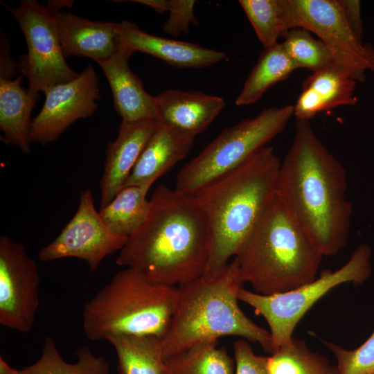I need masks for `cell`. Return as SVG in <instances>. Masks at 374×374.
I'll return each mask as SVG.
<instances>
[{
    "label": "cell",
    "mask_w": 374,
    "mask_h": 374,
    "mask_svg": "<svg viewBox=\"0 0 374 374\" xmlns=\"http://www.w3.org/2000/svg\"><path fill=\"white\" fill-rule=\"evenodd\" d=\"M298 69L281 43L265 48L238 94L236 105L255 103L271 86L286 80Z\"/></svg>",
    "instance_id": "obj_23"
},
{
    "label": "cell",
    "mask_w": 374,
    "mask_h": 374,
    "mask_svg": "<svg viewBox=\"0 0 374 374\" xmlns=\"http://www.w3.org/2000/svg\"><path fill=\"white\" fill-rule=\"evenodd\" d=\"M39 274L24 245L0 238V324L21 333L33 328L39 304Z\"/></svg>",
    "instance_id": "obj_11"
},
{
    "label": "cell",
    "mask_w": 374,
    "mask_h": 374,
    "mask_svg": "<svg viewBox=\"0 0 374 374\" xmlns=\"http://www.w3.org/2000/svg\"><path fill=\"white\" fill-rule=\"evenodd\" d=\"M280 163L274 148L265 146L194 195L209 233V257L204 278L217 276L235 257L276 195Z\"/></svg>",
    "instance_id": "obj_3"
},
{
    "label": "cell",
    "mask_w": 374,
    "mask_h": 374,
    "mask_svg": "<svg viewBox=\"0 0 374 374\" xmlns=\"http://www.w3.org/2000/svg\"><path fill=\"white\" fill-rule=\"evenodd\" d=\"M154 9L157 12L169 11L168 19L163 25V32L172 36L188 33L190 24L197 26L195 16V1L191 0H136L133 1Z\"/></svg>",
    "instance_id": "obj_31"
},
{
    "label": "cell",
    "mask_w": 374,
    "mask_h": 374,
    "mask_svg": "<svg viewBox=\"0 0 374 374\" xmlns=\"http://www.w3.org/2000/svg\"><path fill=\"white\" fill-rule=\"evenodd\" d=\"M159 122L156 118L134 123L122 121L116 138L106 149L100 180V209L106 206L126 182Z\"/></svg>",
    "instance_id": "obj_14"
},
{
    "label": "cell",
    "mask_w": 374,
    "mask_h": 374,
    "mask_svg": "<svg viewBox=\"0 0 374 374\" xmlns=\"http://www.w3.org/2000/svg\"><path fill=\"white\" fill-rule=\"evenodd\" d=\"M267 368L269 374H337L326 356L293 337L267 357Z\"/></svg>",
    "instance_id": "obj_26"
},
{
    "label": "cell",
    "mask_w": 374,
    "mask_h": 374,
    "mask_svg": "<svg viewBox=\"0 0 374 374\" xmlns=\"http://www.w3.org/2000/svg\"><path fill=\"white\" fill-rule=\"evenodd\" d=\"M322 253L275 197L234 258L254 292H285L317 278Z\"/></svg>",
    "instance_id": "obj_5"
},
{
    "label": "cell",
    "mask_w": 374,
    "mask_h": 374,
    "mask_svg": "<svg viewBox=\"0 0 374 374\" xmlns=\"http://www.w3.org/2000/svg\"><path fill=\"white\" fill-rule=\"evenodd\" d=\"M343 165L328 150L309 121L296 119L292 145L280 163L276 197L323 256L348 243L352 205Z\"/></svg>",
    "instance_id": "obj_1"
},
{
    "label": "cell",
    "mask_w": 374,
    "mask_h": 374,
    "mask_svg": "<svg viewBox=\"0 0 374 374\" xmlns=\"http://www.w3.org/2000/svg\"><path fill=\"white\" fill-rule=\"evenodd\" d=\"M120 24V39L125 45L134 52L151 55L176 67L204 68L226 57L222 51L148 33L127 20Z\"/></svg>",
    "instance_id": "obj_19"
},
{
    "label": "cell",
    "mask_w": 374,
    "mask_h": 374,
    "mask_svg": "<svg viewBox=\"0 0 374 374\" xmlns=\"http://www.w3.org/2000/svg\"><path fill=\"white\" fill-rule=\"evenodd\" d=\"M243 284L233 258L217 276H202L177 286L176 308L161 339L165 359L197 344L217 341L224 336L257 342L272 354L274 348L270 332L249 319L238 305V294Z\"/></svg>",
    "instance_id": "obj_4"
},
{
    "label": "cell",
    "mask_w": 374,
    "mask_h": 374,
    "mask_svg": "<svg viewBox=\"0 0 374 374\" xmlns=\"http://www.w3.org/2000/svg\"><path fill=\"white\" fill-rule=\"evenodd\" d=\"M294 105L271 107L224 130L178 172L175 189L194 196L205 185L236 168L278 136Z\"/></svg>",
    "instance_id": "obj_7"
},
{
    "label": "cell",
    "mask_w": 374,
    "mask_h": 374,
    "mask_svg": "<svg viewBox=\"0 0 374 374\" xmlns=\"http://www.w3.org/2000/svg\"><path fill=\"white\" fill-rule=\"evenodd\" d=\"M233 351L235 374H269L267 357L256 355L247 339L237 340L233 345Z\"/></svg>",
    "instance_id": "obj_32"
},
{
    "label": "cell",
    "mask_w": 374,
    "mask_h": 374,
    "mask_svg": "<svg viewBox=\"0 0 374 374\" xmlns=\"http://www.w3.org/2000/svg\"><path fill=\"white\" fill-rule=\"evenodd\" d=\"M2 5L17 21L26 39L28 53L18 64L31 91L44 93L78 76L65 60L55 20L60 9L53 1L42 4L24 0L17 8Z\"/></svg>",
    "instance_id": "obj_9"
},
{
    "label": "cell",
    "mask_w": 374,
    "mask_h": 374,
    "mask_svg": "<svg viewBox=\"0 0 374 374\" xmlns=\"http://www.w3.org/2000/svg\"><path fill=\"white\" fill-rule=\"evenodd\" d=\"M150 188L123 187L106 206L99 210L105 226L114 233L128 238L145 221L150 209L146 195Z\"/></svg>",
    "instance_id": "obj_24"
},
{
    "label": "cell",
    "mask_w": 374,
    "mask_h": 374,
    "mask_svg": "<svg viewBox=\"0 0 374 374\" xmlns=\"http://www.w3.org/2000/svg\"><path fill=\"white\" fill-rule=\"evenodd\" d=\"M76 363L65 362L53 339L45 337L42 355L32 365L11 374H109V365L104 357L93 355L91 348L84 346L75 351Z\"/></svg>",
    "instance_id": "obj_25"
},
{
    "label": "cell",
    "mask_w": 374,
    "mask_h": 374,
    "mask_svg": "<svg viewBox=\"0 0 374 374\" xmlns=\"http://www.w3.org/2000/svg\"><path fill=\"white\" fill-rule=\"evenodd\" d=\"M149 201L145 221L128 237L116 263L170 286L202 277L210 240L205 215L194 196L161 185Z\"/></svg>",
    "instance_id": "obj_2"
},
{
    "label": "cell",
    "mask_w": 374,
    "mask_h": 374,
    "mask_svg": "<svg viewBox=\"0 0 374 374\" xmlns=\"http://www.w3.org/2000/svg\"><path fill=\"white\" fill-rule=\"evenodd\" d=\"M127 239L105 226L95 208L92 191L87 188L80 193L73 217L52 242L39 250L38 258L42 262L77 258L86 261L94 272L107 256L120 251Z\"/></svg>",
    "instance_id": "obj_12"
},
{
    "label": "cell",
    "mask_w": 374,
    "mask_h": 374,
    "mask_svg": "<svg viewBox=\"0 0 374 374\" xmlns=\"http://www.w3.org/2000/svg\"><path fill=\"white\" fill-rule=\"evenodd\" d=\"M177 299V286L156 283L126 267L84 305V333L91 341L122 335L161 339L169 327Z\"/></svg>",
    "instance_id": "obj_6"
},
{
    "label": "cell",
    "mask_w": 374,
    "mask_h": 374,
    "mask_svg": "<svg viewBox=\"0 0 374 374\" xmlns=\"http://www.w3.org/2000/svg\"><path fill=\"white\" fill-rule=\"evenodd\" d=\"M13 74L0 73V130L1 140L15 145L24 153L30 152V133L32 110L39 93L21 85L23 75L15 80Z\"/></svg>",
    "instance_id": "obj_21"
},
{
    "label": "cell",
    "mask_w": 374,
    "mask_h": 374,
    "mask_svg": "<svg viewBox=\"0 0 374 374\" xmlns=\"http://www.w3.org/2000/svg\"><path fill=\"white\" fill-rule=\"evenodd\" d=\"M284 39L281 43L283 46L299 69L315 71L337 62L331 50L321 39L313 37L306 29L292 28Z\"/></svg>",
    "instance_id": "obj_29"
},
{
    "label": "cell",
    "mask_w": 374,
    "mask_h": 374,
    "mask_svg": "<svg viewBox=\"0 0 374 374\" xmlns=\"http://www.w3.org/2000/svg\"><path fill=\"white\" fill-rule=\"evenodd\" d=\"M371 249L367 244H359L349 260L339 269L323 270L315 280L292 290L263 295L241 287L238 299L261 315L270 329L274 352L289 341L298 323L321 297L343 283L361 284L372 271Z\"/></svg>",
    "instance_id": "obj_8"
},
{
    "label": "cell",
    "mask_w": 374,
    "mask_h": 374,
    "mask_svg": "<svg viewBox=\"0 0 374 374\" xmlns=\"http://www.w3.org/2000/svg\"><path fill=\"white\" fill-rule=\"evenodd\" d=\"M156 118L167 127L193 136L204 131L225 107L222 97L198 91L168 89L154 96Z\"/></svg>",
    "instance_id": "obj_17"
},
{
    "label": "cell",
    "mask_w": 374,
    "mask_h": 374,
    "mask_svg": "<svg viewBox=\"0 0 374 374\" xmlns=\"http://www.w3.org/2000/svg\"><path fill=\"white\" fill-rule=\"evenodd\" d=\"M44 94L43 107L32 121L30 143L54 141L75 121L98 109L99 84L93 65H87L74 80L48 89Z\"/></svg>",
    "instance_id": "obj_13"
},
{
    "label": "cell",
    "mask_w": 374,
    "mask_h": 374,
    "mask_svg": "<svg viewBox=\"0 0 374 374\" xmlns=\"http://www.w3.org/2000/svg\"><path fill=\"white\" fill-rule=\"evenodd\" d=\"M55 20L65 57L84 56L98 64L110 57L121 45L120 23L91 21L71 11H57Z\"/></svg>",
    "instance_id": "obj_16"
},
{
    "label": "cell",
    "mask_w": 374,
    "mask_h": 374,
    "mask_svg": "<svg viewBox=\"0 0 374 374\" xmlns=\"http://www.w3.org/2000/svg\"><path fill=\"white\" fill-rule=\"evenodd\" d=\"M322 342L333 353L337 374H374V331L358 348L346 350L332 342Z\"/></svg>",
    "instance_id": "obj_30"
},
{
    "label": "cell",
    "mask_w": 374,
    "mask_h": 374,
    "mask_svg": "<svg viewBox=\"0 0 374 374\" xmlns=\"http://www.w3.org/2000/svg\"><path fill=\"white\" fill-rule=\"evenodd\" d=\"M239 3L265 48L278 44L280 37H285L289 30L281 0H240Z\"/></svg>",
    "instance_id": "obj_28"
},
{
    "label": "cell",
    "mask_w": 374,
    "mask_h": 374,
    "mask_svg": "<svg viewBox=\"0 0 374 374\" xmlns=\"http://www.w3.org/2000/svg\"><path fill=\"white\" fill-rule=\"evenodd\" d=\"M134 53L121 42L110 57L98 63L109 84L115 109L127 123L156 118L154 96L130 68L128 60Z\"/></svg>",
    "instance_id": "obj_18"
},
{
    "label": "cell",
    "mask_w": 374,
    "mask_h": 374,
    "mask_svg": "<svg viewBox=\"0 0 374 374\" xmlns=\"http://www.w3.org/2000/svg\"><path fill=\"white\" fill-rule=\"evenodd\" d=\"M345 19L354 35L363 42L364 26L361 2L358 0H339Z\"/></svg>",
    "instance_id": "obj_33"
},
{
    "label": "cell",
    "mask_w": 374,
    "mask_h": 374,
    "mask_svg": "<svg viewBox=\"0 0 374 374\" xmlns=\"http://www.w3.org/2000/svg\"><path fill=\"white\" fill-rule=\"evenodd\" d=\"M107 341L116 350L118 374H171L163 357L161 339L122 335Z\"/></svg>",
    "instance_id": "obj_22"
},
{
    "label": "cell",
    "mask_w": 374,
    "mask_h": 374,
    "mask_svg": "<svg viewBox=\"0 0 374 374\" xmlns=\"http://www.w3.org/2000/svg\"><path fill=\"white\" fill-rule=\"evenodd\" d=\"M356 75L334 62L313 71L303 82L302 91L294 105L296 119L309 121L318 113L341 105H355Z\"/></svg>",
    "instance_id": "obj_15"
},
{
    "label": "cell",
    "mask_w": 374,
    "mask_h": 374,
    "mask_svg": "<svg viewBox=\"0 0 374 374\" xmlns=\"http://www.w3.org/2000/svg\"><path fill=\"white\" fill-rule=\"evenodd\" d=\"M218 341L194 346L166 359L171 374H234V362Z\"/></svg>",
    "instance_id": "obj_27"
},
{
    "label": "cell",
    "mask_w": 374,
    "mask_h": 374,
    "mask_svg": "<svg viewBox=\"0 0 374 374\" xmlns=\"http://www.w3.org/2000/svg\"><path fill=\"white\" fill-rule=\"evenodd\" d=\"M194 139L193 136L159 123L125 186L150 188L157 179L187 155L193 145Z\"/></svg>",
    "instance_id": "obj_20"
},
{
    "label": "cell",
    "mask_w": 374,
    "mask_h": 374,
    "mask_svg": "<svg viewBox=\"0 0 374 374\" xmlns=\"http://www.w3.org/2000/svg\"><path fill=\"white\" fill-rule=\"evenodd\" d=\"M287 29L302 28L319 37L335 60L357 76L374 73V48L361 42L349 28L339 0H281Z\"/></svg>",
    "instance_id": "obj_10"
}]
</instances>
